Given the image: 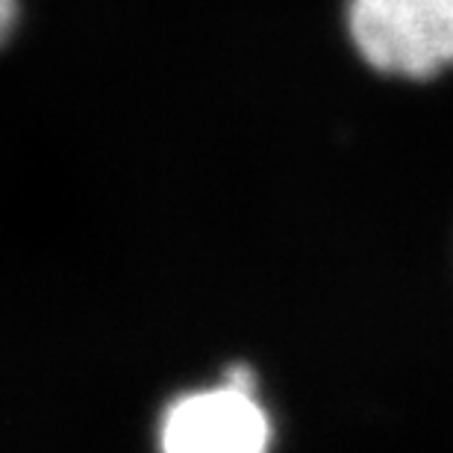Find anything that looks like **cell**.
<instances>
[{"instance_id": "3", "label": "cell", "mask_w": 453, "mask_h": 453, "mask_svg": "<svg viewBox=\"0 0 453 453\" xmlns=\"http://www.w3.org/2000/svg\"><path fill=\"white\" fill-rule=\"evenodd\" d=\"M15 21H18V0H0V44L12 35Z\"/></svg>"}, {"instance_id": "1", "label": "cell", "mask_w": 453, "mask_h": 453, "mask_svg": "<svg viewBox=\"0 0 453 453\" xmlns=\"http://www.w3.org/2000/svg\"><path fill=\"white\" fill-rule=\"evenodd\" d=\"M348 30L383 74L430 80L453 65V0H348Z\"/></svg>"}, {"instance_id": "2", "label": "cell", "mask_w": 453, "mask_h": 453, "mask_svg": "<svg viewBox=\"0 0 453 453\" xmlns=\"http://www.w3.org/2000/svg\"><path fill=\"white\" fill-rule=\"evenodd\" d=\"M268 445L271 418L244 368L221 386L183 395L159 427L162 453H268Z\"/></svg>"}]
</instances>
